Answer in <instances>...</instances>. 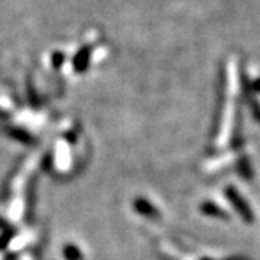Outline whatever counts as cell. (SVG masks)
I'll return each mask as SVG.
<instances>
[{
  "mask_svg": "<svg viewBox=\"0 0 260 260\" xmlns=\"http://www.w3.org/2000/svg\"><path fill=\"white\" fill-rule=\"evenodd\" d=\"M91 55H93V48L91 45H84L77 52H75L74 58H73V68L75 73L83 74L88 70L90 67V61H91Z\"/></svg>",
  "mask_w": 260,
  "mask_h": 260,
  "instance_id": "obj_1",
  "label": "cell"
},
{
  "mask_svg": "<svg viewBox=\"0 0 260 260\" xmlns=\"http://www.w3.org/2000/svg\"><path fill=\"white\" fill-rule=\"evenodd\" d=\"M5 132H6V135L10 136L12 139L18 140L20 143H23V145H34V136L29 133L28 130L22 129V127H16V126H6L5 127Z\"/></svg>",
  "mask_w": 260,
  "mask_h": 260,
  "instance_id": "obj_2",
  "label": "cell"
},
{
  "mask_svg": "<svg viewBox=\"0 0 260 260\" xmlns=\"http://www.w3.org/2000/svg\"><path fill=\"white\" fill-rule=\"evenodd\" d=\"M62 254L65 260H83V253L75 244H65Z\"/></svg>",
  "mask_w": 260,
  "mask_h": 260,
  "instance_id": "obj_3",
  "label": "cell"
},
{
  "mask_svg": "<svg viewBox=\"0 0 260 260\" xmlns=\"http://www.w3.org/2000/svg\"><path fill=\"white\" fill-rule=\"evenodd\" d=\"M26 91H28V102L32 107H38L41 104V99L38 95L37 88L34 87V84L28 81V87H26Z\"/></svg>",
  "mask_w": 260,
  "mask_h": 260,
  "instance_id": "obj_4",
  "label": "cell"
},
{
  "mask_svg": "<svg viewBox=\"0 0 260 260\" xmlns=\"http://www.w3.org/2000/svg\"><path fill=\"white\" fill-rule=\"evenodd\" d=\"M15 229H9V230H6V232L2 233V236H0V250H5L8 246L10 244V242L13 240V237H15Z\"/></svg>",
  "mask_w": 260,
  "mask_h": 260,
  "instance_id": "obj_5",
  "label": "cell"
},
{
  "mask_svg": "<svg viewBox=\"0 0 260 260\" xmlns=\"http://www.w3.org/2000/svg\"><path fill=\"white\" fill-rule=\"evenodd\" d=\"M51 62H52V67L54 68H61L65 62V54L64 52H61V51H55L52 56H51Z\"/></svg>",
  "mask_w": 260,
  "mask_h": 260,
  "instance_id": "obj_6",
  "label": "cell"
},
{
  "mask_svg": "<svg viewBox=\"0 0 260 260\" xmlns=\"http://www.w3.org/2000/svg\"><path fill=\"white\" fill-rule=\"evenodd\" d=\"M135 207H136V210L142 214H149L152 213V208H150V205L148 204V201H145V200H138L136 203H135Z\"/></svg>",
  "mask_w": 260,
  "mask_h": 260,
  "instance_id": "obj_7",
  "label": "cell"
},
{
  "mask_svg": "<svg viewBox=\"0 0 260 260\" xmlns=\"http://www.w3.org/2000/svg\"><path fill=\"white\" fill-rule=\"evenodd\" d=\"M52 165H54V158H52L49 153H47V155L44 156V159H42V162H41V167H42L44 171H49V169L52 168Z\"/></svg>",
  "mask_w": 260,
  "mask_h": 260,
  "instance_id": "obj_8",
  "label": "cell"
},
{
  "mask_svg": "<svg viewBox=\"0 0 260 260\" xmlns=\"http://www.w3.org/2000/svg\"><path fill=\"white\" fill-rule=\"evenodd\" d=\"M9 229H12V227H10V224L8 223L5 218H2V217H0V230H2V232H6V230H9Z\"/></svg>",
  "mask_w": 260,
  "mask_h": 260,
  "instance_id": "obj_9",
  "label": "cell"
}]
</instances>
